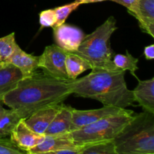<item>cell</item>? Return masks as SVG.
Instances as JSON below:
<instances>
[{
  "mask_svg": "<svg viewBox=\"0 0 154 154\" xmlns=\"http://www.w3.org/2000/svg\"><path fill=\"white\" fill-rule=\"evenodd\" d=\"M70 95V80L57 79L43 72H35L23 78L0 102L14 110L21 118H26L42 108L61 105Z\"/></svg>",
  "mask_w": 154,
  "mask_h": 154,
  "instance_id": "1",
  "label": "cell"
},
{
  "mask_svg": "<svg viewBox=\"0 0 154 154\" xmlns=\"http://www.w3.org/2000/svg\"><path fill=\"white\" fill-rule=\"evenodd\" d=\"M72 95L97 100L105 106L126 108L133 105L132 90L125 81V71L92 69L89 75L70 80Z\"/></svg>",
  "mask_w": 154,
  "mask_h": 154,
  "instance_id": "2",
  "label": "cell"
},
{
  "mask_svg": "<svg viewBox=\"0 0 154 154\" xmlns=\"http://www.w3.org/2000/svg\"><path fill=\"white\" fill-rule=\"evenodd\" d=\"M116 23L115 18L109 17L93 32L84 36L78 49L75 52L88 62L92 69L120 70L113 63L114 52L110 44L111 35L117 29Z\"/></svg>",
  "mask_w": 154,
  "mask_h": 154,
  "instance_id": "3",
  "label": "cell"
},
{
  "mask_svg": "<svg viewBox=\"0 0 154 154\" xmlns=\"http://www.w3.org/2000/svg\"><path fill=\"white\" fill-rule=\"evenodd\" d=\"M114 143L117 154H154V114L134 115Z\"/></svg>",
  "mask_w": 154,
  "mask_h": 154,
  "instance_id": "4",
  "label": "cell"
},
{
  "mask_svg": "<svg viewBox=\"0 0 154 154\" xmlns=\"http://www.w3.org/2000/svg\"><path fill=\"white\" fill-rule=\"evenodd\" d=\"M134 111L125 108L121 112L107 116L78 130L70 132L74 142L78 145L114 140L133 118Z\"/></svg>",
  "mask_w": 154,
  "mask_h": 154,
  "instance_id": "5",
  "label": "cell"
},
{
  "mask_svg": "<svg viewBox=\"0 0 154 154\" xmlns=\"http://www.w3.org/2000/svg\"><path fill=\"white\" fill-rule=\"evenodd\" d=\"M67 51L57 45L47 46L43 54L39 57L38 68L42 72L54 78L69 80L66 69V59Z\"/></svg>",
  "mask_w": 154,
  "mask_h": 154,
  "instance_id": "6",
  "label": "cell"
},
{
  "mask_svg": "<svg viewBox=\"0 0 154 154\" xmlns=\"http://www.w3.org/2000/svg\"><path fill=\"white\" fill-rule=\"evenodd\" d=\"M56 45L69 53H75L84 39V32L78 27L63 23L54 28Z\"/></svg>",
  "mask_w": 154,
  "mask_h": 154,
  "instance_id": "7",
  "label": "cell"
},
{
  "mask_svg": "<svg viewBox=\"0 0 154 154\" xmlns=\"http://www.w3.org/2000/svg\"><path fill=\"white\" fill-rule=\"evenodd\" d=\"M125 108H118V107L105 106V105L99 109L93 110H76L74 108L72 112L70 132L81 129L107 116L121 112Z\"/></svg>",
  "mask_w": 154,
  "mask_h": 154,
  "instance_id": "8",
  "label": "cell"
},
{
  "mask_svg": "<svg viewBox=\"0 0 154 154\" xmlns=\"http://www.w3.org/2000/svg\"><path fill=\"white\" fill-rule=\"evenodd\" d=\"M10 140L20 150L27 152L38 145L43 141L45 135L33 132L22 118L10 134Z\"/></svg>",
  "mask_w": 154,
  "mask_h": 154,
  "instance_id": "9",
  "label": "cell"
},
{
  "mask_svg": "<svg viewBox=\"0 0 154 154\" xmlns=\"http://www.w3.org/2000/svg\"><path fill=\"white\" fill-rule=\"evenodd\" d=\"M144 32L154 37V0H136L128 9Z\"/></svg>",
  "mask_w": 154,
  "mask_h": 154,
  "instance_id": "10",
  "label": "cell"
},
{
  "mask_svg": "<svg viewBox=\"0 0 154 154\" xmlns=\"http://www.w3.org/2000/svg\"><path fill=\"white\" fill-rule=\"evenodd\" d=\"M60 105L48 107L38 110L24 118L25 123L33 132L40 135H45L47 129L57 114Z\"/></svg>",
  "mask_w": 154,
  "mask_h": 154,
  "instance_id": "11",
  "label": "cell"
},
{
  "mask_svg": "<svg viewBox=\"0 0 154 154\" xmlns=\"http://www.w3.org/2000/svg\"><path fill=\"white\" fill-rule=\"evenodd\" d=\"M80 146L76 144L71 137L70 132L57 135H45L43 141L32 149L29 152L32 153H47L55 150L71 149L78 147Z\"/></svg>",
  "mask_w": 154,
  "mask_h": 154,
  "instance_id": "12",
  "label": "cell"
},
{
  "mask_svg": "<svg viewBox=\"0 0 154 154\" xmlns=\"http://www.w3.org/2000/svg\"><path fill=\"white\" fill-rule=\"evenodd\" d=\"M38 60L39 57L27 54L17 45L7 63H11L18 68L23 78H26L32 76L37 72L38 69Z\"/></svg>",
  "mask_w": 154,
  "mask_h": 154,
  "instance_id": "13",
  "label": "cell"
},
{
  "mask_svg": "<svg viewBox=\"0 0 154 154\" xmlns=\"http://www.w3.org/2000/svg\"><path fill=\"white\" fill-rule=\"evenodd\" d=\"M73 109L72 107L61 104L45 135H57L70 132Z\"/></svg>",
  "mask_w": 154,
  "mask_h": 154,
  "instance_id": "14",
  "label": "cell"
},
{
  "mask_svg": "<svg viewBox=\"0 0 154 154\" xmlns=\"http://www.w3.org/2000/svg\"><path fill=\"white\" fill-rule=\"evenodd\" d=\"M138 81V86L132 90L134 100L138 102L144 111L154 114V78Z\"/></svg>",
  "mask_w": 154,
  "mask_h": 154,
  "instance_id": "15",
  "label": "cell"
},
{
  "mask_svg": "<svg viewBox=\"0 0 154 154\" xmlns=\"http://www.w3.org/2000/svg\"><path fill=\"white\" fill-rule=\"evenodd\" d=\"M23 78L18 68L11 63H4L0 66V99L14 90Z\"/></svg>",
  "mask_w": 154,
  "mask_h": 154,
  "instance_id": "16",
  "label": "cell"
},
{
  "mask_svg": "<svg viewBox=\"0 0 154 154\" xmlns=\"http://www.w3.org/2000/svg\"><path fill=\"white\" fill-rule=\"evenodd\" d=\"M66 69L69 80L76 79L77 77L88 69H92L88 62L75 53H68L66 59Z\"/></svg>",
  "mask_w": 154,
  "mask_h": 154,
  "instance_id": "17",
  "label": "cell"
},
{
  "mask_svg": "<svg viewBox=\"0 0 154 154\" xmlns=\"http://www.w3.org/2000/svg\"><path fill=\"white\" fill-rule=\"evenodd\" d=\"M21 117L14 110L10 108L5 110L0 114V138H5L10 135Z\"/></svg>",
  "mask_w": 154,
  "mask_h": 154,
  "instance_id": "18",
  "label": "cell"
},
{
  "mask_svg": "<svg viewBox=\"0 0 154 154\" xmlns=\"http://www.w3.org/2000/svg\"><path fill=\"white\" fill-rule=\"evenodd\" d=\"M113 63L117 69L125 72L129 71L137 80H138V77L135 75V72L138 69V59L135 58L127 51L126 54H117L114 56Z\"/></svg>",
  "mask_w": 154,
  "mask_h": 154,
  "instance_id": "19",
  "label": "cell"
},
{
  "mask_svg": "<svg viewBox=\"0 0 154 154\" xmlns=\"http://www.w3.org/2000/svg\"><path fill=\"white\" fill-rule=\"evenodd\" d=\"M17 45L14 32L0 38V64L7 63Z\"/></svg>",
  "mask_w": 154,
  "mask_h": 154,
  "instance_id": "20",
  "label": "cell"
},
{
  "mask_svg": "<svg viewBox=\"0 0 154 154\" xmlns=\"http://www.w3.org/2000/svg\"><path fill=\"white\" fill-rule=\"evenodd\" d=\"M81 154H117L114 140L88 144Z\"/></svg>",
  "mask_w": 154,
  "mask_h": 154,
  "instance_id": "21",
  "label": "cell"
},
{
  "mask_svg": "<svg viewBox=\"0 0 154 154\" xmlns=\"http://www.w3.org/2000/svg\"><path fill=\"white\" fill-rule=\"evenodd\" d=\"M79 5H80L77 2L75 1L74 2L70 3V4L60 6V7L54 8V11H55L56 14V24L54 27L59 26L65 23L69 14L72 11L76 10Z\"/></svg>",
  "mask_w": 154,
  "mask_h": 154,
  "instance_id": "22",
  "label": "cell"
},
{
  "mask_svg": "<svg viewBox=\"0 0 154 154\" xmlns=\"http://www.w3.org/2000/svg\"><path fill=\"white\" fill-rule=\"evenodd\" d=\"M39 23L41 29L44 27L54 28L56 24V14L54 9L45 10L39 14Z\"/></svg>",
  "mask_w": 154,
  "mask_h": 154,
  "instance_id": "23",
  "label": "cell"
},
{
  "mask_svg": "<svg viewBox=\"0 0 154 154\" xmlns=\"http://www.w3.org/2000/svg\"><path fill=\"white\" fill-rule=\"evenodd\" d=\"M0 154H24L10 139L0 138Z\"/></svg>",
  "mask_w": 154,
  "mask_h": 154,
  "instance_id": "24",
  "label": "cell"
},
{
  "mask_svg": "<svg viewBox=\"0 0 154 154\" xmlns=\"http://www.w3.org/2000/svg\"><path fill=\"white\" fill-rule=\"evenodd\" d=\"M144 56L147 60H152L154 59V45H150L144 48Z\"/></svg>",
  "mask_w": 154,
  "mask_h": 154,
  "instance_id": "25",
  "label": "cell"
},
{
  "mask_svg": "<svg viewBox=\"0 0 154 154\" xmlns=\"http://www.w3.org/2000/svg\"><path fill=\"white\" fill-rule=\"evenodd\" d=\"M110 1L114 2L116 3H118V4L123 5L124 7H126V8L129 9L132 5L135 3V2L136 0H110Z\"/></svg>",
  "mask_w": 154,
  "mask_h": 154,
  "instance_id": "26",
  "label": "cell"
},
{
  "mask_svg": "<svg viewBox=\"0 0 154 154\" xmlns=\"http://www.w3.org/2000/svg\"><path fill=\"white\" fill-rule=\"evenodd\" d=\"M102 1H106V0H75V2H77L79 5L89 4V3H93V2H102Z\"/></svg>",
  "mask_w": 154,
  "mask_h": 154,
  "instance_id": "27",
  "label": "cell"
},
{
  "mask_svg": "<svg viewBox=\"0 0 154 154\" xmlns=\"http://www.w3.org/2000/svg\"><path fill=\"white\" fill-rule=\"evenodd\" d=\"M5 108H3V106H2V102H0V114H2V113L3 112V111H5Z\"/></svg>",
  "mask_w": 154,
  "mask_h": 154,
  "instance_id": "28",
  "label": "cell"
},
{
  "mask_svg": "<svg viewBox=\"0 0 154 154\" xmlns=\"http://www.w3.org/2000/svg\"><path fill=\"white\" fill-rule=\"evenodd\" d=\"M2 66V64H0V66Z\"/></svg>",
  "mask_w": 154,
  "mask_h": 154,
  "instance_id": "29",
  "label": "cell"
}]
</instances>
